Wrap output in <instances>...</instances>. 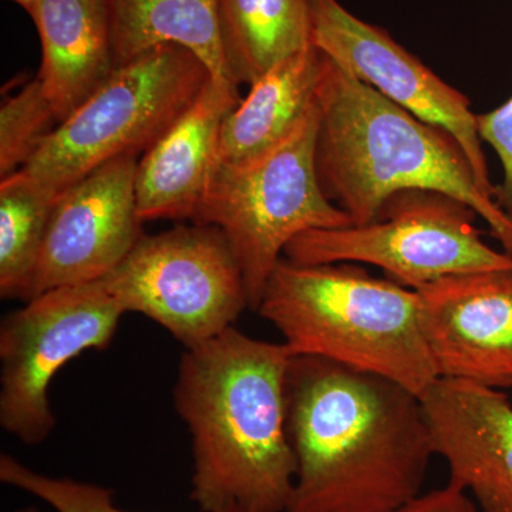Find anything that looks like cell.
Here are the masks:
<instances>
[{
    "label": "cell",
    "instance_id": "7a4b0ae2",
    "mask_svg": "<svg viewBox=\"0 0 512 512\" xmlns=\"http://www.w3.org/2000/svg\"><path fill=\"white\" fill-rule=\"evenodd\" d=\"M292 353L225 329L185 349L175 412L192 439L190 498L202 512H286L296 461L288 433L286 379Z\"/></svg>",
    "mask_w": 512,
    "mask_h": 512
},
{
    "label": "cell",
    "instance_id": "8fae6325",
    "mask_svg": "<svg viewBox=\"0 0 512 512\" xmlns=\"http://www.w3.org/2000/svg\"><path fill=\"white\" fill-rule=\"evenodd\" d=\"M137 165L138 157L116 158L60 192L20 301L99 281L126 258L144 234Z\"/></svg>",
    "mask_w": 512,
    "mask_h": 512
},
{
    "label": "cell",
    "instance_id": "d4e9b609",
    "mask_svg": "<svg viewBox=\"0 0 512 512\" xmlns=\"http://www.w3.org/2000/svg\"><path fill=\"white\" fill-rule=\"evenodd\" d=\"M16 512H39V511H37L36 507H25V508H20V510H18Z\"/></svg>",
    "mask_w": 512,
    "mask_h": 512
},
{
    "label": "cell",
    "instance_id": "30bf717a",
    "mask_svg": "<svg viewBox=\"0 0 512 512\" xmlns=\"http://www.w3.org/2000/svg\"><path fill=\"white\" fill-rule=\"evenodd\" d=\"M312 8L313 45L417 119L447 131L466 153L481 190L494 198L477 114L471 111L467 97L443 82L386 30L357 18L339 0H312Z\"/></svg>",
    "mask_w": 512,
    "mask_h": 512
},
{
    "label": "cell",
    "instance_id": "52a82bcc",
    "mask_svg": "<svg viewBox=\"0 0 512 512\" xmlns=\"http://www.w3.org/2000/svg\"><path fill=\"white\" fill-rule=\"evenodd\" d=\"M477 217L473 208L441 192H397L375 221L312 229L293 239L284 258L301 265H375L414 291L447 276L511 269L512 256L481 238Z\"/></svg>",
    "mask_w": 512,
    "mask_h": 512
},
{
    "label": "cell",
    "instance_id": "277c9868",
    "mask_svg": "<svg viewBox=\"0 0 512 512\" xmlns=\"http://www.w3.org/2000/svg\"><path fill=\"white\" fill-rule=\"evenodd\" d=\"M292 356H313L386 377L423 394L440 379L414 289L348 264L301 265L282 258L256 311Z\"/></svg>",
    "mask_w": 512,
    "mask_h": 512
},
{
    "label": "cell",
    "instance_id": "3957f363",
    "mask_svg": "<svg viewBox=\"0 0 512 512\" xmlns=\"http://www.w3.org/2000/svg\"><path fill=\"white\" fill-rule=\"evenodd\" d=\"M316 173L330 202L352 225L376 220L397 192L457 198L477 212L512 256V218L478 184L460 144L386 99L322 53Z\"/></svg>",
    "mask_w": 512,
    "mask_h": 512
},
{
    "label": "cell",
    "instance_id": "7402d4cb",
    "mask_svg": "<svg viewBox=\"0 0 512 512\" xmlns=\"http://www.w3.org/2000/svg\"><path fill=\"white\" fill-rule=\"evenodd\" d=\"M481 141L491 146L503 164V183L495 187V202L512 218V97L488 113L477 114Z\"/></svg>",
    "mask_w": 512,
    "mask_h": 512
},
{
    "label": "cell",
    "instance_id": "ffe728a7",
    "mask_svg": "<svg viewBox=\"0 0 512 512\" xmlns=\"http://www.w3.org/2000/svg\"><path fill=\"white\" fill-rule=\"evenodd\" d=\"M59 124L37 77L6 99L0 109V177L22 170Z\"/></svg>",
    "mask_w": 512,
    "mask_h": 512
},
{
    "label": "cell",
    "instance_id": "8992f818",
    "mask_svg": "<svg viewBox=\"0 0 512 512\" xmlns=\"http://www.w3.org/2000/svg\"><path fill=\"white\" fill-rule=\"evenodd\" d=\"M211 76L194 53L177 45L158 46L116 67L18 173L62 192L109 161L143 156Z\"/></svg>",
    "mask_w": 512,
    "mask_h": 512
},
{
    "label": "cell",
    "instance_id": "e0dca14e",
    "mask_svg": "<svg viewBox=\"0 0 512 512\" xmlns=\"http://www.w3.org/2000/svg\"><path fill=\"white\" fill-rule=\"evenodd\" d=\"M106 2L116 67L158 46L177 45L194 53L212 76L232 80L222 52L220 0Z\"/></svg>",
    "mask_w": 512,
    "mask_h": 512
},
{
    "label": "cell",
    "instance_id": "44dd1931",
    "mask_svg": "<svg viewBox=\"0 0 512 512\" xmlns=\"http://www.w3.org/2000/svg\"><path fill=\"white\" fill-rule=\"evenodd\" d=\"M0 481L39 498L56 512H128L117 507L109 488L72 478L46 476L10 454L0 456Z\"/></svg>",
    "mask_w": 512,
    "mask_h": 512
},
{
    "label": "cell",
    "instance_id": "d6986e66",
    "mask_svg": "<svg viewBox=\"0 0 512 512\" xmlns=\"http://www.w3.org/2000/svg\"><path fill=\"white\" fill-rule=\"evenodd\" d=\"M60 192L16 173L0 183V296L19 299Z\"/></svg>",
    "mask_w": 512,
    "mask_h": 512
},
{
    "label": "cell",
    "instance_id": "4fadbf2b",
    "mask_svg": "<svg viewBox=\"0 0 512 512\" xmlns=\"http://www.w3.org/2000/svg\"><path fill=\"white\" fill-rule=\"evenodd\" d=\"M434 453L448 483L481 512H512V404L501 390L439 379L421 397Z\"/></svg>",
    "mask_w": 512,
    "mask_h": 512
},
{
    "label": "cell",
    "instance_id": "5bb4252c",
    "mask_svg": "<svg viewBox=\"0 0 512 512\" xmlns=\"http://www.w3.org/2000/svg\"><path fill=\"white\" fill-rule=\"evenodd\" d=\"M241 100L239 84L211 76L190 109L138 160L143 222L192 221L217 164L222 126Z\"/></svg>",
    "mask_w": 512,
    "mask_h": 512
},
{
    "label": "cell",
    "instance_id": "603a6c76",
    "mask_svg": "<svg viewBox=\"0 0 512 512\" xmlns=\"http://www.w3.org/2000/svg\"><path fill=\"white\" fill-rule=\"evenodd\" d=\"M390 512H478V508L466 491L447 483Z\"/></svg>",
    "mask_w": 512,
    "mask_h": 512
},
{
    "label": "cell",
    "instance_id": "7c38bea8",
    "mask_svg": "<svg viewBox=\"0 0 512 512\" xmlns=\"http://www.w3.org/2000/svg\"><path fill=\"white\" fill-rule=\"evenodd\" d=\"M416 292L440 379L512 389V268L447 276Z\"/></svg>",
    "mask_w": 512,
    "mask_h": 512
},
{
    "label": "cell",
    "instance_id": "5b68a950",
    "mask_svg": "<svg viewBox=\"0 0 512 512\" xmlns=\"http://www.w3.org/2000/svg\"><path fill=\"white\" fill-rule=\"evenodd\" d=\"M319 104L284 141L242 164H215L194 224L220 228L237 256L256 311L286 247L312 229L352 221L326 198L316 173Z\"/></svg>",
    "mask_w": 512,
    "mask_h": 512
},
{
    "label": "cell",
    "instance_id": "6da1fadb",
    "mask_svg": "<svg viewBox=\"0 0 512 512\" xmlns=\"http://www.w3.org/2000/svg\"><path fill=\"white\" fill-rule=\"evenodd\" d=\"M295 487L286 512H390L419 497L434 453L423 402L386 377L292 356Z\"/></svg>",
    "mask_w": 512,
    "mask_h": 512
},
{
    "label": "cell",
    "instance_id": "2e32d148",
    "mask_svg": "<svg viewBox=\"0 0 512 512\" xmlns=\"http://www.w3.org/2000/svg\"><path fill=\"white\" fill-rule=\"evenodd\" d=\"M320 69L313 46L251 84L222 126L217 163H247L284 141L318 104Z\"/></svg>",
    "mask_w": 512,
    "mask_h": 512
},
{
    "label": "cell",
    "instance_id": "ba28073f",
    "mask_svg": "<svg viewBox=\"0 0 512 512\" xmlns=\"http://www.w3.org/2000/svg\"><path fill=\"white\" fill-rule=\"evenodd\" d=\"M101 281L124 312L154 320L185 349L220 335L249 309L237 256L212 225L141 235Z\"/></svg>",
    "mask_w": 512,
    "mask_h": 512
},
{
    "label": "cell",
    "instance_id": "cb8c5ba5",
    "mask_svg": "<svg viewBox=\"0 0 512 512\" xmlns=\"http://www.w3.org/2000/svg\"><path fill=\"white\" fill-rule=\"evenodd\" d=\"M12 2L19 5L20 8L25 10V12L30 16V13L36 9V6L39 5L42 0H12Z\"/></svg>",
    "mask_w": 512,
    "mask_h": 512
},
{
    "label": "cell",
    "instance_id": "9c48e42d",
    "mask_svg": "<svg viewBox=\"0 0 512 512\" xmlns=\"http://www.w3.org/2000/svg\"><path fill=\"white\" fill-rule=\"evenodd\" d=\"M124 309L103 281L62 286L30 299L0 325V426L25 446L52 434L49 387L67 363L110 345Z\"/></svg>",
    "mask_w": 512,
    "mask_h": 512
},
{
    "label": "cell",
    "instance_id": "ac0fdd59",
    "mask_svg": "<svg viewBox=\"0 0 512 512\" xmlns=\"http://www.w3.org/2000/svg\"><path fill=\"white\" fill-rule=\"evenodd\" d=\"M220 33L229 77L251 86L315 46L312 0H220Z\"/></svg>",
    "mask_w": 512,
    "mask_h": 512
},
{
    "label": "cell",
    "instance_id": "9a60e30c",
    "mask_svg": "<svg viewBox=\"0 0 512 512\" xmlns=\"http://www.w3.org/2000/svg\"><path fill=\"white\" fill-rule=\"evenodd\" d=\"M42 46L37 79L60 123L116 69L106 0H42L30 13Z\"/></svg>",
    "mask_w": 512,
    "mask_h": 512
}]
</instances>
